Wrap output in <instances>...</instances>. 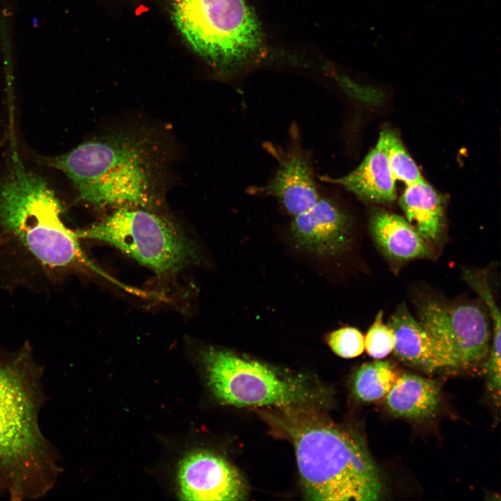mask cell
<instances>
[{
	"label": "cell",
	"mask_w": 501,
	"mask_h": 501,
	"mask_svg": "<svg viewBox=\"0 0 501 501\" xmlns=\"http://www.w3.org/2000/svg\"><path fill=\"white\" fill-rule=\"evenodd\" d=\"M42 371L28 350L0 357V495H46L61 472L57 453L39 426Z\"/></svg>",
	"instance_id": "cell-1"
},
{
	"label": "cell",
	"mask_w": 501,
	"mask_h": 501,
	"mask_svg": "<svg viewBox=\"0 0 501 501\" xmlns=\"http://www.w3.org/2000/svg\"><path fill=\"white\" fill-rule=\"evenodd\" d=\"M149 134L120 130L47 160L64 173L78 200L99 207L151 209L159 200L164 154Z\"/></svg>",
	"instance_id": "cell-2"
},
{
	"label": "cell",
	"mask_w": 501,
	"mask_h": 501,
	"mask_svg": "<svg viewBox=\"0 0 501 501\" xmlns=\"http://www.w3.org/2000/svg\"><path fill=\"white\" fill-rule=\"evenodd\" d=\"M276 423L294 447L306 498L372 501L382 495L378 467L363 442L316 412L283 408Z\"/></svg>",
	"instance_id": "cell-3"
},
{
	"label": "cell",
	"mask_w": 501,
	"mask_h": 501,
	"mask_svg": "<svg viewBox=\"0 0 501 501\" xmlns=\"http://www.w3.org/2000/svg\"><path fill=\"white\" fill-rule=\"evenodd\" d=\"M13 138L9 166L0 185V226L43 265L83 264L109 278L84 254L77 232L63 222L62 206L47 183L25 168Z\"/></svg>",
	"instance_id": "cell-4"
},
{
	"label": "cell",
	"mask_w": 501,
	"mask_h": 501,
	"mask_svg": "<svg viewBox=\"0 0 501 501\" xmlns=\"http://www.w3.org/2000/svg\"><path fill=\"white\" fill-rule=\"evenodd\" d=\"M172 13L186 43L212 63H238L261 43L259 23L246 0H173Z\"/></svg>",
	"instance_id": "cell-5"
},
{
	"label": "cell",
	"mask_w": 501,
	"mask_h": 501,
	"mask_svg": "<svg viewBox=\"0 0 501 501\" xmlns=\"http://www.w3.org/2000/svg\"><path fill=\"white\" fill-rule=\"evenodd\" d=\"M78 237L111 244L158 274L173 273L196 257L195 250L170 218L137 207L116 209Z\"/></svg>",
	"instance_id": "cell-6"
},
{
	"label": "cell",
	"mask_w": 501,
	"mask_h": 501,
	"mask_svg": "<svg viewBox=\"0 0 501 501\" xmlns=\"http://www.w3.org/2000/svg\"><path fill=\"white\" fill-rule=\"evenodd\" d=\"M202 358L211 389L224 404L285 408L296 406L309 397L301 380L281 377L267 366L232 352L209 349Z\"/></svg>",
	"instance_id": "cell-7"
},
{
	"label": "cell",
	"mask_w": 501,
	"mask_h": 501,
	"mask_svg": "<svg viewBox=\"0 0 501 501\" xmlns=\"http://www.w3.org/2000/svg\"><path fill=\"white\" fill-rule=\"evenodd\" d=\"M417 312L418 321L447 347L460 367L477 364L487 356L490 322L478 305L427 300L418 304Z\"/></svg>",
	"instance_id": "cell-8"
},
{
	"label": "cell",
	"mask_w": 501,
	"mask_h": 501,
	"mask_svg": "<svg viewBox=\"0 0 501 501\" xmlns=\"http://www.w3.org/2000/svg\"><path fill=\"white\" fill-rule=\"evenodd\" d=\"M289 230L296 245L317 256L340 255L353 243L349 216L335 201L321 196L308 209L294 216Z\"/></svg>",
	"instance_id": "cell-9"
},
{
	"label": "cell",
	"mask_w": 501,
	"mask_h": 501,
	"mask_svg": "<svg viewBox=\"0 0 501 501\" xmlns=\"http://www.w3.org/2000/svg\"><path fill=\"white\" fill-rule=\"evenodd\" d=\"M184 500H240L246 486L239 471L225 459L207 452L186 456L179 469Z\"/></svg>",
	"instance_id": "cell-10"
},
{
	"label": "cell",
	"mask_w": 501,
	"mask_h": 501,
	"mask_svg": "<svg viewBox=\"0 0 501 501\" xmlns=\"http://www.w3.org/2000/svg\"><path fill=\"white\" fill-rule=\"evenodd\" d=\"M387 324L395 335L393 351L401 360L429 372L460 367L447 347L411 315L405 305L397 308Z\"/></svg>",
	"instance_id": "cell-11"
},
{
	"label": "cell",
	"mask_w": 501,
	"mask_h": 501,
	"mask_svg": "<svg viewBox=\"0 0 501 501\" xmlns=\"http://www.w3.org/2000/svg\"><path fill=\"white\" fill-rule=\"evenodd\" d=\"M257 191L276 198L292 216L308 209L321 197L311 163L295 145L280 157L273 177Z\"/></svg>",
	"instance_id": "cell-12"
},
{
	"label": "cell",
	"mask_w": 501,
	"mask_h": 501,
	"mask_svg": "<svg viewBox=\"0 0 501 501\" xmlns=\"http://www.w3.org/2000/svg\"><path fill=\"white\" fill-rule=\"evenodd\" d=\"M320 179L340 185L367 202L389 203L396 199L395 180L379 141L360 165L349 174L337 178L323 176Z\"/></svg>",
	"instance_id": "cell-13"
},
{
	"label": "cell",
	"mask_w": 501,
	"mask_h": 501,
	"mask_svg": "<svg viewBox=\"0 0 501 501\" xmlns=\"http://www.w3.org/2000/svg\"><path fill=\"white\" fill-rule=\"evenodd\" d=\"M369 227L379 247L393 260L407 261L431 255L429 242L399 215L377 211L370 217Z\"/></svg>",
	"instance_id": "cell-14"
},
{
	"label": "cell",
	"mask_w": 501,
	"mask_h": 501,
	"mask_svg": "<svg viewBox=\"0 0 501 501\" xmlns=\"http://www.w3.org/2000/svg\"><path fill=\"white\" fill-rule=\"evenodd\" d=\"M386 405L394 415L420 420L433 415L440 401L438 384L411 374L398 376L386 395Z\"/></svg>",
	"instance_id": "cell-15"
},
{
	"label": "cell",
	"mask_w": 501,
	"mask_h": 501,
	"mask_svg": "<svg viewBox=\"0 0 501 501\" xmlns=\"http://www.w3.org/2000/svg\"><path fill=\"white\" fill-rule=\"evenodd\" d=\"M399 205L407 221L427 242L438 240L443 230V205L430 184L423 179L406 185Z\"/></svg>",
	"instance_id": "cell-16"
},
{
	"label": "cell",
	"mask_w": 501,
	"mask_h": 501,
	"mask_svg": "<svg viewBox=\"0 0 501 501\" xmlns=\"http://www.w3.org/2000/svg\"><path fill=\"white\" fill-rule=\"evenodd\" d=\"M397 376L394 367L388 361L365 363L354 374V395L365 402L381 399L388 393Z\"/></svg>",
	"instance_id": "cell-17"
},
{
	"label": "cell",
	"mask_w": 501,
	"mask_h": 501,
	"mask_svg": "<svg viewBox=\"0 0 501 501\" xmlns=\"http://www.w3.org/2000/svg\"><path fill=\"white\" fill-rule=\"evenodd\" d=\"M378 141L383 149L395 181L399 180L409 185L423 180L418 166L393 131L383 129Z\"/></svg>",
	"instance_id": "cell-18"
},
{
	"label": "cell",
	"mask_w": 501,
	"mask_h": 501,
	"mask_svg": "<svg viewBox=\"0 0 501 501\" xmlns=\"http://www.w3.org/2000/svg\"><path fill=\"white\" fill-rule=\"evenodd\" d=\"M383 311H379L365 337V349L375 359H381L392 351L395 346L392 330L383 321Z\"/></svg>",
	"instance_id": "cell-19"
},
{
	"label": "cell",
	"mask_w": 501,
	"mask_h": 501,
	"mask_svg": "<svg viewBox=\"0 0 501 501\" xmlns=\"http://www.w3.org/2000/svg\"><path fill=\"white\" fill-rule=\"evenodd\" d=\"M331 350L338 356L352 358L365 350V337L353 327H344L331 332L327 338Z\"/></svg>",
	"instance_id": "cell-20"
}]
</instances>
